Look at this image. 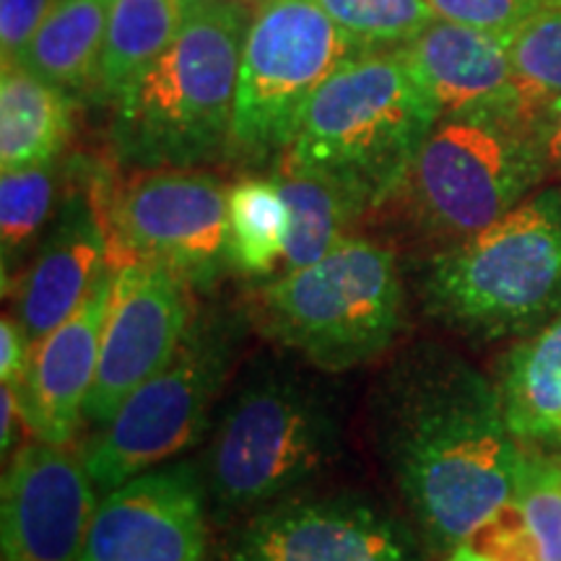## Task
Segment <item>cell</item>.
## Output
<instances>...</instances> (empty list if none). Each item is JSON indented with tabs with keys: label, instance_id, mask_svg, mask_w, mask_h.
I'll return each mask as SVG.
<instances>
[{
	"label": "cell",
	"instance_id": "obj_1",
	"mask_svg": "<svg viewBox=\"0 0 561 561\" xmlns=\"http://www.w3.org/2000/svg\"><path fill=\"white\" fill-rule=\"evenodd\" d=\"M371 432L434 553L471 541L515 496L525 447L496 382L437 343L411 346L385 369L371 392Z\"/></svg>",
	"mask_w": 561,
	"mask_h": 561
},
{
	"label": "cell",
	"instance_id": "obj_2",
	"mask_svg": "<svg viewBox=\"0 0 561 561\" xmlns=\"http://www.w3.org/2000/svg\"><path fill=\"white\" fill-rule=\"evenodd\" d=\"M250 19L237 0H191L170 50L112 104L110 149L123 167L195 170L229 157Z\"/></svg>",
	"mask_w": 561,
	"mask_h": 561
},
{
	"label": "cell",
	"instance_id": "obj_3",
	"mask_svg": "<svg viewBox=\"0 0 561 561\" xmlns=\"http://www.w3.org/2000/svg\"><path fill=\"white\" fill-rule=\"evenodd\" d=\"M437 121L403 47H369L314 91L280 159L322 174L371 214L401 185Z\"/></svg>",
	"mask_w": 561,
	"mask_h": 561
},
{
	"label": "cell",
	"instance_id": "obj_4",
	"mask_svg": "<svg viewBox=\"0 0 561 561\" xmlns=\"http://www.w3.org/2000/svg\"><path fill=\"white\" fill-rule=\"evenodd\" d=\"M541 182L536 110L517 94L439 117L401 185L377 210H392L442 250L500 221Z\"/></svg>",
	"mask_w": 561,
	"mask_h": 561
},
{
	"label": "cell",
	"instance_id": "obj_5",
	"mask_svg": "<svg viewBox=\"0 0 561 561\" xmlns=\"http://www.w3.org/2000/svg\"><path fill=\"white\" fill-rule=\"evenodd\" d=\"M341 450V419L318 382L255 364L216 419L201 479L216 515H255L301 494Z\"/></svg>",
	"mask_w": 561,
	"mask_h": 561
},
{
	"label": "cell",
	"instance_id": "obj_6",
	"mask_svg": "<svg viewBox=\"0 0 561 561\" xmlns=\"http://www.w3.org/2000/svg\"><path fill=\"white\" fill-rule=\"evenodd\" d=\"M424 310L471 341L523 339L561 312V187L530 193L421 268Z\"/></svg>",
	"mask_w": 561,
	"mask_h": 561
},
{
	"label": "cell",
	"instance_id": "obj_7",
	"mask_svg": "<svg viewBox=\"0 0 561 561\" xmlns=\"http://www.w3.org/2000/svg\"><path fill=\"white\" fill-rule=\"evenodd\" d=\"M396 252L348 237L325 257L284 271L255 294L257 328L325 371L356 369L388 354L405 328Z\"/></svg>",
	"mask_w": 561,
	"mask_h": 561
},
{
	"label": "cell",
	"instance_id": "obj_8",
	"mask_svg": "<svg viewBox=\"0 0 561 561\" xmlns=\"http://www.w3.org/2000/svg\"><path fill=\"white\" fill-rule=\"evenodd\" d=\"M240 343V314H193L170 364L128 396L83 450L81 460L100 496L133 476L164 466L203 437Z\"/></svg>",
	"mask_w": 561,
	"mask_h": 561
},
{
	"label": "cell",
	"instance_id": "obj_9",
	"mask_svg": "<svg viewBox=\"0 0 561 561\" xmlns=\"http://www.w3.org/2000/svg\"><path fill=\"white\" fill-rule=\"evenodd\" d=\"M364 50L369 45L341 30L318 0H268L255 9L242 47L229 157L244 164L278 161L314 91Z\"/></svg>",
	"mask_w": 561,
	"mask_h": 561
},
{
	"label": "cell",
	"instance_id": "obj_10",
	"mask_svg": "<svg viewBox=\"0 0 561 561\" xmlns=\"http://www.w3.org/2000/svg\"><path fill=\"white\" fill-rule=\"evenodd\" d=\"M112 263H151L191 289H210L229 268V191L198 170H136L121 185L102 182Z\"/></svg>",
	"mask_w": 561,
	"mask_h": 561
},
{
	"label": "cell",
	"instance_id": "obj_11",
	"mask_svg": "<svg viewBox=\"0 0 561 561\" xmlns=\"http://www.w3.org/2000/svg\"><path fill=\"white\" fill-rule=\"evenodd\" d=\"M224 561H424V538L356 494H294L231 533Z\"/></svg>",
	"mask_w": 561,
	"mask_h": 561
},
{
	"label": "cell",
	"instance_id": "obj_12",
	"mask_svg": "<svg viewBox=\"0 0 561 561\" xmlns=\"http://www.w3.org/2000/svg\"><path fill=\"white\" fill-rule=\"evenodd\" d=\"M191 286L151 263H117L100 367L83 419L102 430L140 385L170 364L193 322Z\"/></svg>",
	"mask_w": 561,
	"mask_h": 561
},
{
	"label": "cell",
	"instance_id": "obj_13",
	"mask_svg": "<svg viewBox=\"0 0 561 561\" xmlns=\"http://www.w3.org/2000/svg\"><path fill=\"white\" fill-rule=\"evenodd\" d=\"M206 510L198 468H149L100 496L79 561H206Z\"/></svg>",
	"mask_w": 561,
	"mask_h": 561
},
{
	"label": "cell",
	"instance_id": "obj_14",
	"mask_svg": "<svg viewBox=\"0 0 561 561\" xmlns=\"http://www.w3.org/2000/svg\"><path fill=\"white\" fill-rule=\"evenodd\" d=\"M96 496L83 460L45 439L26 442L0 486V561H79Z\"/></svg>",
	"mask_w": 561,
	"mask_h": 561
},
{
	"label": "cell",
	"instance_id": "obj_15",
	"mask_svg": "<svg viewBox=\"0 0 561 561\" xmlns=\"http://www.w3.org/2000/svg\"><path fill=\"white\" fill-rule=\"evenodd\" d=\"M110 265L115 263L102 214V180L94 174L79 191L66 193L53 227L13 284V318L32 346L79 310Z\"/></svg>",
	"mask_w": 561,
	"mask_h": 561
},
{
	"label": "cell",
	"instance_id": "obj_16",
	"mask_svg": "<svg viewBox=\"0 0 561 561\" xmlns=\"http://www.w3.org/2000/svg\"><path fill=\"white\" fill-rule=\"evenodd\" d=\"M115 265L96 278L81 307L32 346L30 367L16 388L24 424L37 439L66 447L81 426L107 320Z\"/></svg>",
	"mask_w": 561,
	"mask_h": 561
},
{
	"label": "cell",
	"instance_id": "obj_17",
	"mask_svg": "<svg viewBox=\"0 0 561 561\" xmlns=\"http://www.w3.org/2000/svg\"><path fill=\"white\" fill-rule=\"evenodd\" d=\"M439 117L517 96L507 37L437 19L403 45Z\"/></svg>",
	"mask_w": 561,
	"mask_h": 561
},
{
	"label": "cell",
	"instance_id": "obj_18",
	"mask_svg": "<svg viewBox=\"0 0 561 561\" xmlns=\"http://www.w3.org/2000/svg\"><path fill=\"white\" fill-rule=\"evenodd\" d=\"M496 390L520 445L561 455V312L504 354Z\"/></svg>",
	"mask_w": 561,
	"mask_h": 561
},
{
	"label": "cell",
	"instance_id": "obj_19",
	"mask_svg": "<svg viewBox=\"0 0 561 561\" xmlns=\"http://www.w3.org/2000/svg\"><path fill=\"white\" fill-rule=\"evenodd\" d=\"M73 130V96L19 62L0 76V167L3 172L60 157Z\"/></svg>",
	"mask_w": 561,
	"mask_h": 561
},
{
	"label": "cell",
	"instance_id": "obj_20",
	"mask_svg": "<svg viewBox=\"0 0 561 561\" xmlns=\"http://www.w3.org/2000/svg\"><path fill=\"white\" fill-rule=\"evenodd\" d=\"M191 0H110L107 30L91 96L115 104L133 81L170 50Z\"/></svg>",
	"mask_w": 561,
	"mask_h": 561
},
{
	"label": "cell",
	"instance_id": "obj_21",
	"mask_svg": "<svg viewBox=\"0 0 561 561\" xmlns=\"http://www.w3.org/2000/svg\"><path fill=\"white\" fill-rule=\"evenodd\" d=\"M107 13L110 0H55L16 62L70 96L91 94Z\"/></svg>",
	"mask_w": 561,
	"mask_h": 561
},
{
	"label": "cell",
	"instance_id": "obj_22",
	"mask_svg": "<svg viewBox=\"0 0 561 561\" xmlns=\"http://www.w3.org/2000/svg\"><path fill=\"white\" fill-rule=\"evenodd\" d=\"M273 180L284 195L291 221L280 273L322 261L328 252L348 240L351 227L364 216L359 206L331 180L284 159L276 161Z\"/></svg>",
	"mask_w": 561,
	"mask_h": 561
},
{
	"label": "cell",
	"instance_id": "obj_23",
	"mask_svg": "<svg viewBox=\"0 0 561 561\" xmlns=\"http://www.w3.org/2000/svg\"><path fill=\"white\" fill-rule=\"evenodd\" d=\"M289 208L276 180L244 178L229 191V268L248 278H265L284 263L289 242Z\"/></svg>",
	"mask_w": 561,
	"mask_h": 561
},
{
	"label": "cell",
	"instance_id": "obj_24",
	"mask_svg": "<svg viewBox=\"0 0 561 561\" xmlns=\"http://www.w3.org/2000/svg\"><path fill=\"white\" fill-rule=\"evenodd\" d=\"M62 187L58 159L45 164L9 170L0 178V261H3V291L24 271L34 248L45 234L55 201Z\"/></svg>",
	"mask_w": 561,
	"mask_h": 561
},
{
	"label": "cell",
	"instance_id": "obj_25",
	"mask_svg": "<svg viewBox=\"0 0 561 561\" xmlns=\"http://www.w3.org/2000/svg\"><path fill=\"white\" fill-rule=\"evenodd\" d=\"M515 87L530 110L561 96V0L530 16L507 37Z\"/></svg>",
	"mask_w": 561,
	"mask_h": 561
},
{
	"label": "cell",
	"instance_id": "obj_26",
	"mask_svg": "<svg viewBox=\"0 0 561 561\" xmlns=\"http://www.w3.org/2000/svg\"><path fill=\"white\" fill-rule=\"evenodd\" d=\"M318 3L341 30L369 47H403L439 19L430 0H318Z\"/></svg>",
	"mask_w": 561,
	"mask_h": 561
},
{
	"label": "cell",
	"instance_id": "obj_27",
	"mask_svg": "<svg viewBox=\"0 0 561 561\" xmlns=\"http://www.w3.org/2000/svg\"><path fill=\"white\" fill-rule=\"evenodd\" d=\"M430 3L439 19L510 37L551 0H430Z\"/></svg>",
	"mask_w": 561,
	"mask_h": 561
},
{
	"label": "cell",
	"instance_id": "obj_28",
	"mask_svg": "<svg viewBox=\"0 0 561 561\" xmlns=\"http://www.w3.org/2000/svg\"><path fill=\"white\" fill-rule=\"evenodd\" d=\"M468 543L489 561H546L541 546L512 500Z\"/></svg>",
	"mask_w": 561,
	"mask_h": 561
},
{
	"label": "cell",
	"instance_id": "obj_29",
	"mask_svg": "<svg viewBox=\"0 0 561 561\" xmlns=\"http://www.w3.org/2000/svg\"><path fill=\"white\" fill-rule=\"evenodd\" d=\"M55 0H0V53L16 62L26 50Z\"/></svg>",
	"mask_w": 561,
	"mask_h": 561
},
{
	"label": "cell",
	"instance_id": "obj_30",
	"mask_svg": "<svg viewBox=\"0 0 561 561\" xmlns=\"http://www.w3.org/2000/svg\"><path fill=\"white\" fill-rule=\"evenodd\" d=\"M32 343L26 333L21 331L16 318L3 314L0 320V380L3 385H16L24 380L26 367H30Z\"/></svg>",
	"mask_w": 561,
	"mask_h": 561
},
{
	"label": "cell",
	"instance_id": "obj_31",
	"mask_svg": "<svg viewBox=\"0 0 561 561\" xmlns=\"http://www.w3.org/2000/svg\"><path fill=\"white\" fill-rule=\"evenodd\" d=\"M536 140L546 180L561 182V96L536 110Z\"/></svg>",
	"mask_w": 561,
	"mask_h": 561
},
{
	"label": "cell",
	"instance_id": "obj_32",
	"mask_svg": "<svg viewBox=\"0 0 561 561\" xmlns=\"http://www.w3.org/2000/svg\"><path fill=\"white\" fill-rule=\"evenodd\" d=\"M0 398H3V403H0L3 405V424H0V450H3V455H9L13 442H16L19 424H24V413H21L19 396L11 385H3Z\"/></svg>",
	"mask_w": 561,
	"mask_h": 561
},
{
	"label": "cell",
	"instance_id": "obj_33",
	"mask_svg": "<svg viewBox=\"0 0 561 561\" xmlns=\"http://www.w3.org/2000/svg\"><path fill=\"white\" fill-rule=\"evenodd\" d=\"M442 561H489V559L483 557V553L476 551L471 543H462V546H458V549H453L450 553H447Z\"/></svg>",
	"mask_w": 561,
	"mask_h": 561
},
{
	"label": "cell",
	"instance_id": "obj_34",
	"mask_svg": "<svg viewBox=\"0 0 561 561\" xmlns=\"http://www.w3.org/2000/svg\"><path fill=\"white\" fill-rule=\"evenodd\" d=\"M237 3L248 5V9H252V11H255V9H261V5H263V3H268V0H237Z\"/></svg>",
	"mask_w": 561,
	"mask_h": 561
}]
</instances>
